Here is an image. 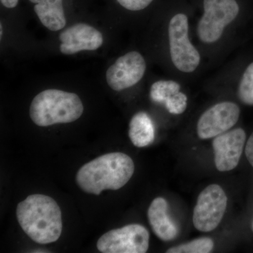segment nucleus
Segmentation results:
<instances>
[{"instance_id":"nucleus-6","label":"nucleus","mask_w":253,"mask_h":253,"mask_svg":"<svg viewBox=\"0 0 253 253\" xmlns=\"http://www.w3.org/2000/svg\"><path fill=\"white\" fill-rule=\"evenodd\" d=\"M227 204V196L221 186L212 184L205 188L194 207V227L201 232L214 230L224 217Z\"/></svg>"},{"instance_id":"nucleus-1","label":"nucleus","mask_w":253,"mask_h":253,"mask_svg":"<svg viewBox=\"0 0 253 253\" xmlns=\"http://www.w3.org/2000/svg\"><path fill=\"white\" fill-rule=\"evenodd\" d=\"M16 217L23 231L39 244L54 243L63 229L62 214L55 200L43 194H33L18 204Z\"/></svg>"},{"instance_id":"nucleus-10","label":"nucleus","mask_w":253,"mask_h":253,"mask_svg":"<svg viewBox=\"0 0 253 253\" xmlns=\"http://www.w3.org/2000/svg\"><path fill=\"white\" fill-rule=\"evenodd\" d=\"M246 139V131L242 128H236L214 137L212 148L218 171L229 172L237 167Z\"/></svg>"},{"instance_id":"nucleus-2","label":"nucleus","mask_w":253,"mask_h":253,"mask_svg":"<svg viewBox=\"0 0 253 253\" xmlns=\"http://www.w3.org/2000/svg\"><path fill=\"white\" fill-rule=\"evenodd\" d=\"M134 172V161L128 155L111 153L82 166L76 174V183L84 192L99 196L104 190L121 189Z\"/></svg>"},{"instance_id":"nucleus-20","label":"nucleus","mask_w":253,"mask_h":253,"mask_svg":"<svg viewBox=\"0 0 253 253\" xmlns=\"http://www.w3.org/2000/svg\"><path fill=\"white\" fill-rule=\"evenodd\" d=\"M0 1L4 7L13 9L17 6L19 0H0Z\"/></svg>"},{"instance_id":"nucleus-19","label":"nucleus","mask_w":253,"mask_h":253,"mask_svg":"<svg viewBox=\"0 0 253 253\" xmlns=\"http://www.w3.org/2000/svg\"><path fill=\"white\" fill-rule=\"evenodd\" d=\"M245 154L250 164L253 168V132L246 143Z\"/></svg>"},{"instance_id":"nucleus-12","label":"nucleus","mask_w":253,"mask_h":253,"mask_svg":"<svg viewBox=\"0 0 253 253\" xmlns=\"http://www.w3.org/2000/svg\"><path fill=\"white\" fill-rule=\"evenodd\" d=\"M180 88L175 81H157L151 86L150 98L156 104L165 105L171 114H181L187 108L188 98L181 92Z\"/></svg>"},{"instance_id":"nucleus-16","label":"nucleus","mask_w":253,"mask_h":253,"mask_svg":"<svg viewBox=\"0 0 253 253\" xmlns=\"http://www.w3.org/2000/svg\"><path fill=\"white\" fill-rule=\"evenodd\" d=\"M214 249V241L211 238L202 237L174 246L168 250V253H209Z\"/></svg>"},{"instance_id":"nucleus-14","label":"nucleus","mask_w":253,"mask_h":253,"mask_svg":"<svg viewBox=\"0 0 253 253\" xmlns=\"http://www.w3.org/2000/svg\"><path fill=\"white\" fill-rule=\"evenodd\" d=\"M42 26L51 31H59L66 26L63 0H30Z\"/></svg>"},{"instance_id":"nucleus-17","label":"nucleus","mask_w":253,"mask_h":253,"mask_svg":"<svg viewBox=\"0 0 253 253\" xmlns=\"http://www.w3.org/2000/svg\"><path fill=\"white\" fill-rule=\"evenodd\" d=\"M238 96L243 104L253 106V62L248 66L241 78Z\"/></svg>"},{"instance_id":"nucleus-5","label":"nucleus","mask_w":253,"mask_h":253,"mask_svg":"<svg viewBox=\"0 0 253 253\" xmlns=\"http://www.w3.org/2000/svg\"><path fill=\"white\" fill-rule=\"evenodd\" d=\"M204 6L198 36L203 42L211 44L219 41L226 26L235 20L239 6L236 0H204Z\"/></svg>"},{"instance_id":"nucleus-15","label":"nucleus","mask_w":253,"mask_h":253,"mask_svg":"<svg viewBox=\"0 0 253 253\" xmlns=\"http://www.w3.org/2000/svg\"><path fill=\"white\" fill-rule=\"evenodd\" d=\"M128 134L131 143L136 147H146L154 142V125L147 113L141 111L131 118Z\"/></svg>"},{"instance_id":"nucleus-18","label":"nucleus","mask_w":253,"mask_h":253,"mask_svg":"<svg viewBox=\"0 0 253 253\" xmlns=\"http://www.w3.org/2000/svg\"><path fill=\"white\" fill-rule=\"evenodd\" d=\"M118 3L129 11H140L147 7L153 0H117Z\"/></svg>"},{"instance_id":"nucleus-22","label":"nucleus","mask_w":253,"mask_h":253,"mask_svg":"<svg viewBox=\"0 0 253 253\" xmlns=\"http://www.w3.org/2000/svg\"><path fill=\"white\" fill-rule=\"evenodd\" d=\"M251 229H252V231H253V219L252 221V224H251Z\"/></svg>"},{"instance_id":"nucleus-21","label":"nucleus","mask_w":253,"mask_h":253,"mask_svg":"<svg viewBox=\"0 0 253 253\" xmlns=\"http://www.w3.org/2000/svg\"><path fill=\"white\" fill-rule=\"evenodd\" d=\"M2 31H3V29H2V24H1L0 25V37H2Z\"/></svg>"},{"instance_id":"nucleus-7","label":"nucleus","mask_w":253,"mask_h":253,"mask_svg":"<svg viewBox=\"0 0 253 253\" xmlns=\"http://www.w3.org/2000/svg\"><path fill=\"white\" fill-rule=\"evenodd\" d=\"M150 234L145 226L131 224L108 231L98 240L102 253H145L149 247Z\"/></svg>"},{"instance_id":"nucleus-9","label":"nucleus","mask_w":253,"mask_h":253,"mask_svg":"<svg viewBox=\"0 0 253 253\" xmlns=\"http://www.w3.org/2000/svg\"><path fill=\"white\" fill-rule=\"evenodd\" d=\"M239 106L230 101L214 105L205 111L197 123V134L201 139H209L229 131L240 117Z\"/></svg>"},{"instance_id":"nucleus-8","label":"nucleus","mask_w":253,"mask_h":253,"mask_svg":"<svg viewBox=\"0 0 253 253\" xmlns=\"http://www.w3.org/2000/svg\"><path fill=\"white\" fill-rule=\"evenodd\" d=\"M146 63L138 51H129L118 58L106 73V81L113 90L120 91L135 85L144 77Z\"/></svg>"},{"instance_id":"nucleus-13","label":"nucleus","mask_w":253,"mask_h":253,"mask_svg":"<svg viewBox=\"0 0 253 253\" xmlns=\"http://www.w3.org/2000/svg\"><path fill=\"white\" fill-rule=\"evenodd\" d=\"M168 204L162 197L155 199L148 210V219L151 229L158 239L172 241L179 234L176 223L169 217Z\"/></svg>"},{"instance_id":"nucleus-3","label":"nucleus","mask_w":253,"mask_h":253,"mask_svg":"<svg viewBox=\"0 0 253 253\" xmlns=\"http://www.w3.org/2000/svg\"><path fill=\"white\" fill-rule=\"evenodd\" d=\"M84 106L73 92L48 89L35 96L30 106V117L40 126L71 123L81 117Z\"/></svg>"},{"instance_id":"nucleus-4","label":"nucleus","mask_w":253,"mask_h":253,"mask_svg":"<svg viewBox=\"0 0 253 253\" xmlns=\"http://www.w3.org/2000/svg\"><path fill=\"white\" fill-rule=\"evenodd\" d=\"M168 36L173 64L181 72H194L201 62V56L189 41V21L185 14H177L171 18Z\"/></svg>"},{"instance_id":"nucleus-11","label":"nucleus","mask_w":253,"mask_h":253,"mask_svg":"<svg viewBox=\"0 0 253 253\" xmlns=\"http://www.w3.org/2000/svg\"><path fill=\"white\" fill-rule=\"evenodd\" d=\"M61 54L73 55L83 51H96L104 44L102 33L94 26L80 23L73 25L59 35Z\"/></svg>"}]
</instances>
